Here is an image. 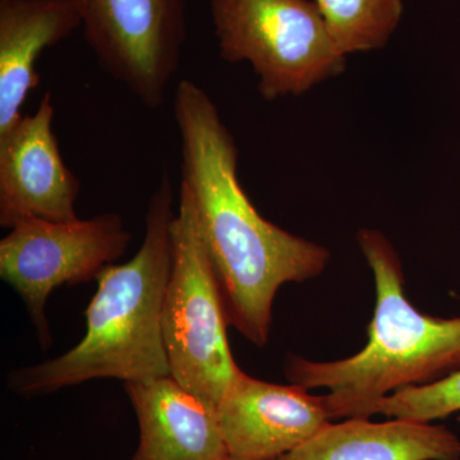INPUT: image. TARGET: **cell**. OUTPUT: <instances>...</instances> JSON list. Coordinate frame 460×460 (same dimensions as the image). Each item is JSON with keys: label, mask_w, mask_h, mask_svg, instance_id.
<instances>
[{"label": "cell", "mask_w": 460, "mask_h": 460, "mask_svg": "<svg viewBox=\"0 0 460 460\" xmlns=\"http://www.w3.org/2000/svg\"><path fill=\"white\" fill-rule=\"evenodd\" d=\"M174 118L181 136V184L192 196L226 321L263 348L279 288L319 277L330 252L256 210L238 181L234 137L213 99L193 81L178 84Z\"/></svg>", "instance_id": "1"}, {"label": "cell", "mask_w": 460, "mask_h": 460, "mask_svg": "<svg viewBox=\"0 0 460 460\" xmlns=\"http://www.w3.org/2000/svg\"><path fill=\"white\" fill-rule=\"evenodd\" d=\"M172 205L174 189L164 171L148 201L140 250L131 261L107 266L96 279L83 341L57 358L12 371V392L36 396L96 378L131 383L171 376L162 316L172 271Z\"/></svg>", "instance_id": "2"}, {"label": "cell", "mask_w": 460, "mask_h": 460, "mask_svg": "<svg viewBox=\"0 0 460 460\" xmlns=\"http://www.w3.org/2000/svg\"><path fill=\"white\" fill-rule=\"evenodd\" d=\"M357 241L376 288L367 344L339 361L314 362L293 354L286 363L293 385L329 390L323 401L330 420L370 419L385 396L429 385L460 368V317L429 316L408 301L401 259L383 233L362 229Z\"/></svg>", "instance_id": "3"}, {"label": "cell", "mask_w": 460, "mask_h": 460, "mask_svg": "<svg viewBox=\"0 0 460 460\" xmlns=\"http://www.w3.org/2000/svg\"><path fill=\"white\" fill-rule=\"evenodd\" d=\"M171 376L217 410L242 374L226 338V311L190 190L181 184L172 223V271L163 305Z\"/></svg>", "instance_id": "4"}, {"label": "cell", "mask_w": 460, "mask_h": 460, "mask_svg": "<svg viewBox=\"0 0 460 460\" xmlns=\"http://www.w3.org/2000/svg\"><path fill=\"white\" fill-rule=\"evenodd\" d=\"M226 62H248L262 98L301 95L341 74L338 50L314 0H210Z\"/></svg>", "instance_id": "5"}, {"label": "cell", "mask_w": 460, "mask_h": 460, "mask_svg": "<svg viewBox=\"0 0 460 460\" xmlns=\"http://www.w3.org/2000/svg\"><path fill=\"white\" fill-rule=\"evenodd\" d=\"M131 239L119 214L104 213L75 222L26 220L0 241V278L22 299L42 349L51 345L50 293L98 279Z\"/></svg>", "instance_id": "6"}, {"label": "cell", "mask_w": 460, "mask_h": 460, "mask_svg": "<svg viewBox=\"0 0 460 460\" xmlns=\"http://www.w3.org/2000/svg\"><path fill=\"white\" fill-rule=\"evenodd\" d=\"M75 3L100 66L145 107H162L187 39L184 0Z\"/></svg>", "instance_id": "7"}, {"label": "cell", "mask_w": 460, "mask_h": 460, "mask_svg": "<svg viewBox=\"0 0 460 460\" xmlns=\"http://www.w3.org/2000/svg\"><path fill=\"white\" fill-rule=\"evenodd\" d=\"M51 93L31 115L0 135V226L26 220L75 222L81 184L60 155Z\"/></svg>", "instance_id": "8"}, {"label": "cell", "mask_w": 460, "mask_h": 460, "mask_svg": "<svg viewBox=\"0 0 460 460\" xmlns=\"http://www.w3.org/2000/svg\"><path fill=\"white\" fill-rule=\"evenodd\" d=\"M298 385H277L242 372L217 407L229 456L278 460L330 423L323 396Z\"/></svg>", "instance_id": "9"}, {"label": "cell", "mask_w": 460, "mask_h": 460, "mask_svg": "<svg viewBox=\"0 0 460 460\" xmlns=\"http://www.w3.org/2000/svg\"><path fill=\"white\" fill-rule=\"evenodd\" d=\"M140 428L131 460H217L226 456L215 408L172 376L124 383Z\"/></svg>", "instance_id": "10"}, {"label": "cell", "mask_w": 460, "mask_h": 460, "mask_svg": "<svg viewBox=\"0 0 460 460\" xmlns=\"http://www.w3.org/2000/svg\"><path fill=\"white\" fill-rule=\"evenodd\" d=\"M81 26L75 0H0V135L22 118L21 107L40 84L42 51Z\"/></svg>", "instance_id": "11"}, {"label": "cell", "mask_w": 460, "mask_h": 460, "mask_svg": "<svg viewBox=\"0 0 460 460\" xmlns=\"http://www.w3.org/2000/svg\"><path fill=\"white\" fill-rule=\"evenodd\" d=\"M278 460H460V440L445 426L420 420L348 419Z\"/></svg>", "instance_id": "12"}, {"label": "cell", "mask_w": 460, "mask_h": 460, "mask_svg": "<svg viewBox=\"0 0 460 460\" xmlns=\"http://www.w3.org/2000/svg\"><path fill=\"white\" fill-rule=\"evenodd\" d=\"M343 56L385 47L402 16V0H314Z\"/></svg>", "instance_id": "13"}, {"label": "cell", "mask_w": 460, "mask_h": 460, "mask_svg": "<svg viewBox=\"0 0 460 460\" xmlns=\"http://www.w3.org/2000/svg\"><path fill=\"white\" fill-rule=\"evenodd\" d=\"M460 411V368L447 377L399 390L375 405L374 414L431 423Z\"/></svg>", "instance_id": "14"}, {"label": "cell", "mask_w": 460, "mask_h": 460, "mask_svg": "<svg viewBox=\"0 0 460 460\" xmlns=\"http://www.w3.org/2000/svg\"><path fill=\"white\" fill-rule=\"evenodd\" d=\"M217 460H248V459L237 458V456H229V454H226V456H222V458H219Z\"/></svg>", "instance_id": "15"}, {"label": "cell", "mask_w": 460, "mask_h": 460, "mask_svg": "<svg viewBox=\"0 0 460 460\" xmlns=\"http://www.w3.org/2000/svg\"><path fill=\"white\" fill-rule=\"evenodd\" d=\"M458 420H459V422H460V417H459V419H458Z\"/></svg>", "instance_id": "16"}]
</instances>
